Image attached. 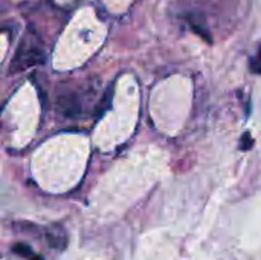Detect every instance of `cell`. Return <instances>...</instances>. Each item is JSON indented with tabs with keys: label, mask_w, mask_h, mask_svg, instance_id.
I'll return each instance as SVG.
<instances>
[{
	"label": "cell",
	"mask_w": 261,
	"mask_h": 260,
	"mask_svg": "<svg viewBox=\"0 0 261 260\" xmlns=\"http://www.w3.org/2000/svg\"><path fill=\"white\" fill-rule=\"evenodd\" d=\"M43 61H44V49L41 46V41L34 32H28L21 38L17 52L11 61V72L17 74L32 66L41 64Z\"/></svg>",
	"instance_id": "6da1fadb"
},
{
	"label": "cell",
	"mask_w": 261,
	"mask_h": 260,
	"mask_svg": "<svg viewBox=\"0 0 261 260\" xmlns=\"http://www.w3.org/2000/svg\"><path fill=\"white\" fill-rule=\"evenodd\" d=\"M12 251H14L15 254H18L20 257H24V259L28 260H43L41 256L35 254V253L32 251V248H31L29 245H24V244H15V245L12 247Z\"/></svg>",
	"instance_id": "277c9868"
},
{
	"label": "cell",
	"mask_w": 261,
	"mask_h": 260,
	"mask_svg": "<svg viewBox=\"0 0 261 260\" xmlns=\"http://www.w3.org/2000/svg\"><path fill=\"white\" fill-rule=\"evenodd\" d=\"M249 67H251V70H252L254 74H261V44L260 48H258V52H257L254 57H251V60H249Z\"/></svg>",
	"instance_id": "5b68a950"
},
{
	"label": "cell",
	"mask_w": 261,
	"mask_h": 260,
	"mask_svg": "<svg viewBox=\"0 0 261 260\" xmlns=\"http://www.w3.org/2000/svg\"><path fill=\"white\" fill-rule=\"evenodd\" d=\"M57 109L67 118H76L83 112V97L76 89L63 87L57 93Z\"/></svg>",
	"instance_id": "7a4b0ae2"
},
{
	"label": "cell",
	"mask_w": 261,
	"mask_h": 260,
	"mask_svg": "<svg viewBox=\"0 0 261 260\" xmlns=\"http://www.w3.org/2000/svg\"><path fill=\"white\" fill-rule=\"evenodd\" d=\"M47 242L52 248H57V250H64L66 245H67V238L66 234L58 230V231H49L47 233Z\"/></svg>",
	"instance_id": "3957f363"
},
{
	"label": "cell",
	"mask_w": 261,
	"mask_h": 260,
	"mask_svg": "<svg viewBox=\"0 0 261 260\" xmlns=\"http://www.w3.org/2000/svg\"><path fill=\"white\" fill-rule=\"evenodd\" d=\"M254 146V138L251 136V133H245L243 136H242V141H240V149L243 150V152H248L251 147Z\"/></svg>",
	"instance_id": "8992f818"
}]
</instances>
